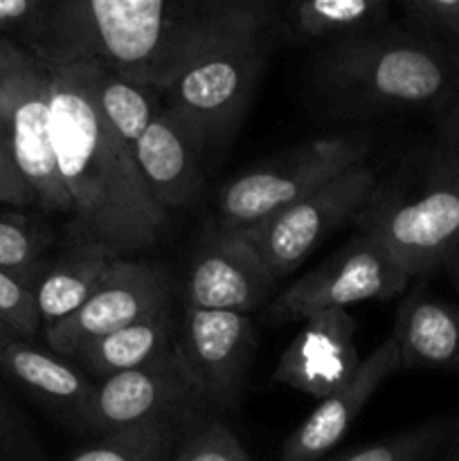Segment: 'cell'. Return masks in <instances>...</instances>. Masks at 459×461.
I'll return each instance as SVG.
<instances>
[{"instance_id": "cell-7", "label": "cell", "mask_w": 459, "mask_h": 461, "mask_svg": "<svg viewBox=\"0 0 459 461\" xmlns=\"http://www.w3.org/2000/svg\"><path fill=\"white\" fill-rule=\"evenodd\" d=\"M220 417L198 394L184 374L178 354L148 367L117 374L97 383L88 419V437H111L162 432L183 439L194 426Z\"/></svg>"}, {"instance_id": "cell-10", "label": "cell", "mask_w": 459, "mask_h": 461, "mask_svg": "<svg viewBox=\"0 0 459 461\" xmlns=\"http://www.w3.org/2000/svg\"><path fill=\"white\" fill-rule=\"evenodd\" d=\"M0 133L34 205L70 221L72 203L54 156L50 129V75L45 66L0 77Z\"/></svg>"}, {"instance_id": "cell-11", "label": "cell", "mask_w": 459, "mask_h": 461, "mask_svg": "<svg viewBox=\"0 0 459 461\" xmlns=\"http://www.w3.org/2000/svg\"><path fill=\"white\" fill-rule=\"evenodd\" d=\"M256 349L252 315L183 306L176 354L198 394L220 417L237 412Z\"/></svg>"}, {"instance_id": "cell-9", "label": "cell", "mask_w": 459, "mask_h": 461, "mask_svg": "<svg viewBox=\"0 0 459 461\" xmlns=\"http://www.w3.org/2000/svg\"><path fill=\"white\" fill-rule=\"evenodd\" d=\"M369 160L349 167L264 223L241 232L277 279L295 273L331 234L354 223L376 187Z\"/></svg>"}, {"instance_id": "cell-31", "label": "cell", "mask_w": 459, "mask_h": 461, "mask_svg": "<svg viewBox=\"0 0 459 461\" xmlns=\"http://www.w3.org/2000/svg\"><path fill=\"white\" fill-rule=\"evenodd\" d=\"M0 203L18 207L34 205V196H32L27 185L18 176L12 156H9L7 144H4L3 133H0Z\"/></svg>"}, {"instance_id": "cell-5", "label": "cell", "mask_w": 459, "mask_h": 461, "mask_svg": "<svg viewBox=\"0 0 459 461\" xmlns=\"http://www.w3.org/2000/svg\"><path fill=\"white\" fill-rule=\"evenodd\" d=\"M273 14V3L252 0L158 93L205 151L232 135L255 95L274 41Z\"/></svg>"}, {"instance_id": "cell-34", "label": "cell", "mask_w": 459, "mask_h": 461, "mask_svg": "<svg viewBox=\"0 0 459 461\" xmlns=\"http://www.w3.org/2000/svg\"><path fill=\"white\" fill-rule=\"evenodd\" d=\"M432 461H459V408L450 412L448 432Z\"/></svg>"}, {"instance_id": "cell-20", "label": "cell", "mask_w": 459, "mask_h": 461, "mask_svg": "<svg viewBox=\"0 0 459 461\" xmlns=\"http://www.w3.org/2000/svg\"><path fill=\"white\" fill-rule=\"evenodd\" d=\"M392 23L390 0H300L274 5V39L291 43L333 45Z\"/></svg>"}, {"instance_id": "cell-29", "label": "cell", "mask_w": 459, "mask_h": 461, "mask_svg": "<svg viewBox=\"0 0 459 461\" xmlns=\"http://www.w3.org/2000/svg\"><path fill=\"white\" fill-rule=\"evenodd\" d=\"M0 461H50L21 410L0 394Z\"/></svg>"}, {"instance_id": "cell-36", "label": "cell", "mask_w": 459, "mask_h": 461, "mask_svg": "<svg viewBox=\"0 0 459 461\" xmlns=\"http://www.w3.org/2000/svg\"><path fill=\"white\" fill-rule=\"evenodd\" d=\"M16 338H18L16 333H14L12 329H9L7 324H4L3 320H0V351H3L4 347L9 345V342H14V340H16Z\"/></svg>"}, {"instance_id": "cell-13", "label": "cell", "mask_w": 459, "mask_h": 461, "mask_svg": "<svg viewBox=\"0 0 459 461\" xmlns=\"http://www.w3.org/2000/svg\"><path fill=\"white\" fill-rule=\"evenodd\" d=\"M277 282L241 232L212 223L189 259L183 306L252 315L273 302Z\"/></svg>"}, {"instance_id": "cell-3", "label": "cell", "mask_w": 459, "mask_h": 461, "mask_svg": "<svg viewBox=\"0 0 459 461\" xmlns=\"http://www.w3.org/2000/svg\"><path fill=\"white\" fill-rule=\"evenodd\" d=\"M309 81L331 115L363 120L418 113L432 122L459 93V43L392 21L315 50Z\"/></svg>"}, {"instance_id": "cell-17", "label": "cell", "mask_w": 459, "mask_h": 461, "mask_svg": "<svg viewBox=\"0 0 459 461\" xmlns=\"http://www.w3.org/2000/svg\"><path fill=\"white\" fill-rule=\"evenodd\" d=\"M205 156L202 144L165 106L133 144L140 176L166 216L196 201L205 183Z\"/></svg>"}, {"instance_id": "cell-16", "label": "cell", "mask_w": 459, "mask_h": 461, "mask_svg": "<svg viewBox=\"0 0 459 461\" xmlns=\"http://www.w3.org/2000/svg\"><path fill=\"white\" fill-rule=\"evenodd\" d=\"M396 372L399 349L390 336L360 363L358 372L346 385L320 401L318 408L295 428V432L284 441L279 461H322L345 439L374 392Z\"/></svg>"}, {"instance_id": "cell-24", "label": "cell", "mask_w": 459, "mask_h": 461, "mask_svg": "<svg viewBox=\"0 0 459 461\" xmlns=\"http://www.w3.org/2000/svg\"><path fill=\"white\" fill-rule=\"evenodd\" d=\"M448 426L450 412L439 414L430 421H423L374 444L360 446L328 461H432L444 444Z\"/></svg>"}, {"instance_id": "cell-4", "label": "cell", "mask_w": 459, "mask_h": 461, "mask_svg": "<svg viewBox=\"0 0 459 461\" xmlns=\"http://www.w3.org/2000/svg\"><path fill=\"white\" fill-rule=\"evenodd\" d=\"M412 279L439 273L459 241V144L435 133L405 149L354 221Z\"/></svg>"}, {"instance_id": "cell-22", "label": "cell", "mask_w": 459, "mask_h": 461, "mask_svg": "<svg viewBox=\"0 0 459 461\" xmlns=\"http://www.w3.org/2000/svg\"><path fill=\"white\" fill-rule=\"evenodd\" d=\"M76 61L84 63L90 93L106 124L133 149L140 135L162 108V97L156 90L130 84L102 70L97 63L86 61V59H76Z\"/></svg>"}, {"instance_id": "cell-2", "label": "cell", "mask_w": 459, "mask_h": 461, "mask_svg": "<svg viewBox=\"0 0 459 461\" xmlns=\"http://www.w3.org/2000/svg\"><path fill=\"white\" fill-rule=\"evenodd\" d=\"M252 0H54L34 59H76L160 93L184 63L237 21Z\"/></svg>"}, {"instance_id": "cell-28", "label": "cell", "mask_w": 459, "mask_h": 461, "mask_svg": "<svg viewBox=\"0 0 459 461\" xmlns=\"http://www.w3.org/2000/svg\"><path fill=\"white\" fill-rule=\"evenodd\" d=\"M403 25L446 41L459 43V0H400Z\"/></svg>"}, {"instance_id": "cell-35", "label": "cell", "mask_w": 459, "mask_h": 461, "mask_svg": "<svg viewBox=\"0 0 459 461\" xmlns=\"http://www.w3.org/2000/svg\"><path fill=\"white\" fill-rule=\"evenodd\" d=\"M439 273H444L446 277H448V282L453 284V286L457 288V293H459V241H457V246L453 248V252L448 255L446 264L441 266Z\"/></svg>"}, {"instance_id": "cell-26", "label": "cell", "mask_w": 459, "mask_h": 461, "mask_svg": "<svg viewBox=\"0 0 459 461\" xmlns=\"http://www.w3.org/2000/svg\"><path fill=\"white\" fill-rule=\"evenodd\" d=\"M178 441V437L162 432L111 437L84 446L66 461H169Z\"/></svg>"}, {"instance_id": "cell-21", "label": "cell", "mask_w": 459, "mask_h": 461, "mask_svg": "<svg viewBox=\"0 0 459 461\" xmlns=\"http://www.w3.org/2000/svg\"><path fill=\"white\" fill-rule=\"evenodd\" d=\"M112 257L90 241L68 237L66 248L34 284V302L40 329L57 327L76 313L102 286L112 268Z\"/></svg>"}, {"instance_id": "cell-30", "label": "cell", "mask_w": 459, "mask_h": 461, "mask_svg": "<svg viewBox=\"0 0 459 461\" xmlns=\"http://www.w3.org/2000/svg\"><path fill=\"white\" fill-rule=\"evenodd\" d=\"M0 320L25 340H34L40 329L34 291L3 268H0Z\"/></svg>"}, {"instance_id": "cell-14", "label": "cell", "mask_w": 459, "mask_h": 461, "mask_svg": "<svg viewBox=\"0 0 459 461\" xmlns=\"http://www.w3.org/2000/svg\"><path fill=\"white\" fill-rule=\"evenodd\" d=\"M358 324L346 309H331L304 320L273 372V383L322 401L358 372Z\"/></svg>"}, {"instance_id": "cell-32", "label": "cell", "mask_w": 459, "mask_h": 461, "mask_svg": "<svg viewBox=\"0 0 459 461\" xmlns=\"http://www.w3.org/2000/svg\"><path fill=\"white\" fill-rule=\"evenodd\" d=\"M36 59L30 52H25L18 45L9 43V41L0 39V77L12 75V72L25 70V68L36 66Z\"/></svg>"}, {"instance_id": "cell-19", "label": "cell", "mask_w": 459, "mask_h": 461, "mask_svg": "<svg viewBox=\"0 0 459 461\" xmlns=\"http://www.w3.org/2000/svg\"><path fill=\"white\" fill-rule=\"evenodd\" d=\"M178 327L180 313L176 311V300H171L147 318L86 347L72 358V363L94 383L148 367L176 354Z\"/></svg>"}, {"instance_id": "cell-15", "label": "cell", "mask_w": 459, "mask_h": 461, "mask_svg": "<svg viewBox=\"0 0 459 461\" xmlns=\"http://www.w3.org/2000/svg\"><path fill=\"white\" fill-rule=\"evenodd\" d=\"M0 372L75 435L88 437V419L97 383L72 360L34 340L16 338L0 351Z\"/></svg>"}, {"instance_id": "cell-23", "label": "cell", "mask_w": 459, "mask_h": 461, "mask_svg": "<svg viewBox=\"0 0 459 461\" xmlns=\"http://www.w3.org/2000/svg\"><path fill=\"white\" fill-rule=\"evenodd\" d=\"M54 234L21 214H0V268L34 291V284L54 259Z\"/></svg>"}, {"instance_id": "cell-12", "label": "cell", "mask_w": 459, "mask_h": 461, "mask_svg": "<svg viewBox=\"0 0 459 461\" xmlns=\"http://www.w3.org/2000/svg\"><path fill=\"white\" fill-rule=\"evenodd\" d=\"M176 300L169 270L156 261L115 259L108 277L72 318L43 331L45 347L72 360L93 342Z\"/></svg>"}, {"instance_id": "cell-1", "label": "cell", "mask_w": 459, "mask_h": 461, "mask_svg": "<svg viewBox=\"0 0 459 461\" xmlns=\"http://www.w3.org/2000/svg\"><path fill=\"white\" fill-rule=\"evenodd\" d=\"M45 70L54 156L72 203L66 234L104 248L112 259L148 250L169 216L148 194L133 149L99 113L84 63H48Z\"/></svg>"}, {"instance_id": "cell-6", "label": "cell", "mask_w": 459, "mask_h": 461, "mask_svg": "<svg viewBox=\"0 0 459 461\" xmlns=\"http://www.w3.org/2000/svg\"><path fill=\"white\" fill-rule=\"evenodd\" d=\"M369 151L372 135L367 131L306 140L277 160H268L223 185L212 223L246 232L295 205L349 167L369 160Z\"/></svg>"}, {"instance_id": "cell-33", "label": "cell", "mask_w": 459, "mask_h": 461, "mask_svg": "<svg viewBox=\"0 0 459 461\" xmlns=\"http://www.w3.org/2000/svg\"><path fill=\"white\" fill-rule=\"evenodd\" d=\"M432 126H435V133L446 135L459 144V93L453 99V104L432 120Z\"/></svg>"}, {"instance_id": "cell-8", "label": "cell", "mask_w": 459, "mask_h": 461, "mask_svg": "<svg viewBox=\"0 0 459 461\" xmlns=\"http://www.w3.org/2000/svg\"><path fill=\"white\" fill-rule=\"evenodd\" d=\"M403 266L378 239L356 232L324 264L279 291L266 311V322H304L322 311L346 309L369 300H392L410 288Z\"/></svg>"}, {"instance_id": "cell-18", "label": "cell", "mask_w": 459, "mask_h": 461, "mask_svg": "<svg viewBox=\"0 0 459 461\" xmlns=\"http://www.w3.org/2000/svg\"><path fill=\"white\" fill-rule=\"evenodd\" d=\"M392 338L399 372L459 374V304L426 291V279L400 302Z\"/></svg>"}, {"instance_id": "cell-25", "label": "cell", "mask_w": 459, "mask_h": 461, "mask_svg": "<svg viewBox=\"0 0 459 461\" xmlns=\"http://www.w3.org/2000/svg\"><path fill=\"white\" fill-rule=\"evenodd\" d=\"M169 461H252V457L223 417H210L178 441Z\"/></svg>"}, {"instance_id": "cell-27", "label": "cell", "mask_w": 459, "mask_h": 461, "mask_svg": "<svg viewBox=\"0 0 459 461\" xmlns=\"http://www.w3.org/2000/svg\"><path fill=\"white\" fill-rule=\"evenodd\" d=\"M54 0H0V39L34 57L50 27Z\"/></svg>"}]
</instances>
